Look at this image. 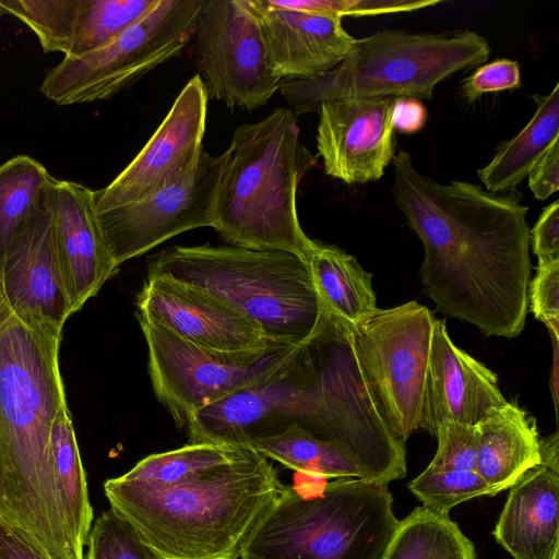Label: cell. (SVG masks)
<instances>
[{"mask_svg": "<svg viewBox=\"0 0 559 559\" xmlns=\"http://www.w3.org/2000/svg\"><path fill=\"white\" fill-rule=\"evenodd\" d=\"M392 163V195L421 240L419 277L437 310L487 336L520 335L531 275L523 197L467 181H436L419 173L404 150Z\"/></svg>", "mask_w": 559, "mask_h": 559, "instance_id": "cell-1", "label": "cell"}, {"mask_svg": "<svg viewBox=\"0 0 559 559\" xmlns=\"http://www.w3.org/2000/svg\"><path fill=\"white\" fill-rule=\"evenodd\" d=\"M290 425L342 447L372 481L388 484L405 469V444L376 408L352 326L324 306L313 332L276 374L204 406L187 429L192 444L249 447Z\"/></svg>", "mask_w": 559, "mask_h": 559, "instance_id": "cell-2", "label": "cell"}, {"mask_svg": "<svg viewBox=\"0 0 559 559\" xmlns=\"http://www.w3.org/2000/svg\"><path fill=\"white\" fill-rule=\"evenodd\" d=\"M62 329L20 317L0 269V524L45 559H85L69 528L51 430L67 405Z\"/></svg>", "mask_w": 559, "mask_h": 559, "instance_id": "cell-3", "label": "cell"}, {"mask_svg": "<svg viewBox=\"0 0 559 559\" xmlns=\"http://www.w3.org/2000/svg\"><path fill=\"white\" fill-rule=\"evenodd\" d=\"M285 485L269 459H238L171 485L104 483L110 509L156 559H240Z\"/></svg>", "mask_w": 559, "mask_h": 559, "instance_id": "cell-4", "label": "cell"}, {"mask_svg": "<svg viewBox=\"0 0 559 559\" xmlns=\"http://www.w3.org/2000/svg\"><path fill=\"white\" fill-rule=\"evenodd\" d=\"M221 158L212 228L230 246L308 262L317 240L300 225L297 189L318 156L302 144L295 114L280 107L239 126Z\"/></svg>", "mask_w": 559, "mask_h": 559, "instance_id": "cell-5", "label": "cell"}, {"mask_svg": "<svg viewBox=\"0 0 559 559\" xmlns=\"http://www.w3.org/2000/svg\"><path fill=\"white\" fill-rule=\"evenodd\" d=\"M147 275L169 277L218 298L278 343L304 342L323 310L308 262L283 251L174 246L153 257Z\"/></svg>", "mask_w": 559, "mask_h": 559, "instance_id": "cell-6", "label": "cell"}, {"mask_svg": "<svg viewBox=\"0 0 559 559\" xmlns=\"http://www.w3.org/2000/svg\"><path fill=\"white\" fill-rule=\"evenodd\" d=\"M324 480L285 486L240 559H382L400 522L388 485Z\"/></svg>", "mask_w": 559, "mask_h": 559, "instance_id": "cell-7", "label": "cell"}, {"mask_svg": "<svg viewBox=\"0 0 559 559\" xmlns=\"http://www.w3.org/2000/svg\"><path fill=\"white\" fill-rule=\"evenodd\" d=\"M490 46L473 31L409 33L386 29L355 39L340 64L309 80L281 83L295 115L318 112L344 97L431 99L438 83L487 61Z\"/></svg>", "mask_w": 559, "mask_h": 559, "instance_id": "cell-8", "label": "cell"}, {"mask_svg": "<svg viewBox=\"0 0 559 559\" xmlns=\"http://www.w3.org/2000/svg\"><path fill=\"white\" fill-rule=\"evenodd\" d=\"M206 0H157L105 46L63 58L45 76L40 93L59 106L112 97L178 56L194 36Z\"/></svg>", "mask_w": 559, "mask_h": 559, "instance_id": "cell-9", "label": "cell"}, {"mask_svg": "<svg viewBox=\"0 0 559 559\" xmlns=\"http://www.w3.org/2000/svg\"><path fill=\"white\" fill-rule=\"evenodd\" d=\"M136 316L147 346L153 391L180 428L204 406L272 378L298 345L271 342L248 352L213 350Z\"/></svg>", "mask_w": 559, "mask_h": 559, "instance_id": "cell-10", "label": "cell"}, {"mask_svg": "<svg viewBox=\"0 0 559 559\" xmlns=\"http://www.w3.org/2000/svg\"><path fill=\"white\" fill-rule=\"evenodd\" d=\"M435 320L427 307L412 300L377 309L352 326L376 408L403 443L418 429Z\"/></svg>", "mask_w": 559, "mask_h": 559, "instance_id": "cell-11", "label": "cell"}, {"mask_svg": "<svg viewBox=\"0 0 559 559\" xmlns=\"http://www.w3.org/2000/svg\"><path fill=\"white\" fill-rule=\"evenodd\" d=\"M193 37L209 98L252 110L280 88L250 0H206Z\"/></svg>", "mask_w": 559, "mask_h": 559, "instance_id": "cell-12", "label": "cell"}, {"mask_svg": "<svg viewBox=\"0 0 559 559\" xmlns=\"http://www.w3.org/2000/svg\"><path fill=\"white\" fill-rule=\"evenodd\" d=\"M222 158L202 151L178 182L140 200L95 212L106 248L119 267L182 233L212 227Z\"/></svg>", "mask_w": 559, "mask_h": 559, "instance_id": "cell-13", "label": "cell"}, {"mask_svg": "<svg viewBox=\"0 0 559 559\" xmlns=\"http://www.w3.org/2000/svg\"><path fill=\"white\" fill-rule=\"evenodd\" d=\"M207 100L198 73L135 157L108 186L94 190L95 212L140 200L192 173L203 151Z\"/></svg>", "mask_w": 559, "mask_h": 559, "instance_id": "cell-14", "label": "cell"}, {"mask_svg": "<svg viewBox=\"0 0 559 559\" xmlns=\"http://www.w3.org/2000/svg\"><path fill=\"white\" fill-rule=\"evenodd\" d=\"M395 98L344 97L318 109V154L325 174L347 185L380 179L395 151Z\"/></svg>", "mask_w": 559, "mask_h": 559, "instance_id": "cell-15", "label": "cell"}, {"mask_svg": "<svg viewBox=\"0 0 559 559\" xmlns=\"http://www.w3.org/2000/svg\"><path fill=\"white\" fill-rule=\"evenodd\" d=\"M55 185L14 237L0 269L8 301L20 317L63 329L72 311L58 261Z\"/></svg>", "mask_w": 559, "mask_h": 559, "instance_id": "cell-16", "label": "cell"}, {"mask_svg": "<svg viewBox=\"0 0 559 559\" xmlns=\"http://www.w3.org/2000/svg\"><path fill=\"white\" fill-rule=\"evenodd\" d=\"M136 306L138 314L203 348L248 352L273 342L255 322L218 298L169 277L147 275Z\"/></svg>", "mask_w": 559, "mask_h": 559, "instance_id": "cell-17", "label": "cell"}, {"mask_svg": "<svg viewBox=\"0 0 559 559\" xmlns=\"http://www.w3.org/2000/svg\"><path fill=\"white\" fill-rule=\"evenodd\" d=\"M157 0H0L37 36L45 52L78 58L112 40Z\"/></svg>", "mask_w": 559, "mask_h": 559, "instance_id": "cell-18", "label": "cell"}, {"mask_svg": "<svg viewBox=\"0 0 559 559\" xmlns=\"http://www.w3.org/2000/svg\"><path fill=\"white\" fill-rule=\"evenodd\" d=\"M497 376L459 348L445 322L435 320L418 429L436 433L442 421L478 425L507 404Z\"/></svg>", "mask_w": 559, "mask_h": 559, "instance_id": "cell-19", "label": "cell"}, {"mask_svg": "<svg viewBox=\"0 0 559 559\" xmlns=\"http://www.w3.org/2000/svg\"><path fill=\"white\" fill-rule=\"evenodd\" d=\"M270 62L281 80L320 76L346 57L355 39L336 16L280 9L250 0Z\"/></svg>", "mask_w": 559, "mask_h": 559, "instance_id": "cell-20", "label": "cell"}, {"mask_svg": "<svg viewBox=\"0 0 559 559\" xmlns=\"http://www.w3.org/2000/svg\"><path fill=\"white\" fill-rule=\"evenodd\" d=\"M57 252L72 314L117 272L94 209V190L69 180L53 188Z\"/></svg>", "mask_w": 559, "mask_h": 559, "instance_id": "cell-21", "label": "cell"}, {"mask_svg": "<svg viewBox=\"0 0 559 559\" xmlns=\"http://www.w3.org/2000/svg\"><path fill=\"white\" fill-rule=\"evenodd\" d=\"M559 467L542 463L510 488L493 530L513 559H558Z\"/></svg>", "mask_w": 559, "mask_h": 559, "instance_id": "cell-22", "label": "cell"}, {"mask_svg": "<svg viewBox=\"0 0 559 559\" xmlns=\"http://www.w3.org/2000/svg\"><path fill=\"white\" fill-rule=\"evenodd\" d=\"M475 472L495 495L510 489L530 468L543 463L535 419L514 403L491 411L478 424Z\"/></svg>", "mask_w": 559, "mask_h": 559, "instance_id": "cell-23", "label": "cell"}, {"mask_svg": "<svg viewBox=\"0 0 559 559\" xmlns=\"http://www.w3.org/2000/svg\"><path fill=\"white\" fill-rule=\"evenodd\" d=\"M536 110L526 126L502 142L492 159L477 170L485 190L506 194L515 191L534 164L559 140V83L547 95L534 94Z\"/></svg>", "mask_w": 559, "mask_h": 559, "instance_id": "cell-24", "label": "cell"}, {"mask_svg": "<svg viewBox=\"0 0 559 559\" xmlns=\"http://www.w3.org/2000/svg\"><path fill=\"white\" fill-rule=\"evenodd\" d=\"M308 264L321 304L348 325L354 326L378 309L372 274L353 255L316 241Z\"/></svg>", "mask_w": 559, "mask_h": 559, "instance_id": "cell-25", "label": "cell"}, {"mask_svg": "<svg viewBox=\"0 0 559 559\" xmlns=\"http://www.w3.org/2000/svg\"><path fill=\"white\" fill-rule=\"evenodd\" d=\"M249 447L269 460H274L304 475L325 479L344 477L368 479L359 463L342 447L296 425H290L280 432L257 438Z\"/></svg>", "mask_w": 559, "mask_h": 559, "instance_id": "cell-26", "label": "cell"}, {"mask_svg": "<svg viewBox=\"0 0 559 559\" xmlns=\"http://www.w3.org/2000/svg\"><path fill=\"white\" fill-rule=\"evenodd\" d=\"M382 559H476V554L449 515L418 507L399 522Z\"/></svg>", "mask_w": 559, "mask_h": 559, "instance_id": "cell-27", "label": "cell"}, {"mask_svg": "<svg viewBox=\"0 0 559 559\" xmlns=\"http://www.w3.org/2000/svg\"><path fill=\"white\" fill-rule=\"evenodd\" d=\"M55 473L60 488L71 536L84 551L93 523L85 471L69 407L56 416L51 430Z\"/></svg>", "mask_w": 559, "mask_h": 559, "instance_id": "cell-28", "label": "cell"}, {"mask_svg": "<svg viewBox=\"0 0 559 559\" xmlns=\"http://www.w3.org/2000/svg\"><path fill=\"white\" fill-rule=\"evenodd\" d=\"M56 180L41 163L27 155L0 165V262Z\"/></svg>", "mask_w": 559, "mask_h": 559, "instance_id": "cell-29", "label": "cell"}, {"mask_svg": "<svg viewBox=\"0 0 559 559\" xmlns=\"http://www.w3.org/2000/svg\"><path fill=\"white\" fill-rule=\"evenodd\" d=\"M249 448L228 443H189L176 450L151 454L121 477L141 484L171 485L234 461Z\"/></svg>", "mask_w": 559, "mask_h": 559, "instance_id": "cell-30", "label": "cell"}, {"mask_svg": "<svg viewBox=\"0 0 559 559\" xmlns=\"http://www.w3.org/2000/svg\"><path fill=\"white\" fill-rule=\"evenodd\" d=\"M423 507L449 515L457 504L481 496H495L493 490L475 471H436L429 467L408 484Z\"/></svg>", "mask_w": 559, "mask_h": 559, "instance_id": "cell-31", "label": "cell"}, {"mask_svg": "<svg viewBox=\"0 0 559 559\" xmlns=\"http://www.w3.org/2000/svg\"><path fill=\"white\" fill-rule=\"evenodd\" d=\"M86 546L85 559H156L133 528L111 509L98 515Z\"/></svg>", "mask_w": 559, "mask_h": 559, "instance_id": "cell-32", "label": "cell"}, {"mask_svg": "<svg viewBox=\"0 0 559 559\" xmlns=\"http://www.w3.org/2000/svg\"><path fill=\"white\" fill-rule=\"evenodd\" d=\"M275 8L336 16H374L413 12L440 3V0H266Z\"/></svg>", "mask_w": 559, "mask_h": 559, "instance_id": "cell-33", "label": "cell"}, {"mask_svg": "<svg viewBox=\"0 0 559 559\" xmlns=\"http://www.w3.org/2000/svg\"><path fill=\"white\" fill-rule=\"evenodd\" d=\"M437 452L427 466L436 471H475L478 425L442 421L436 429Z\"/></svg>", "mask_w": 559, "mask_h": 559, "instance_id": "cell-34", "label": "cell"}, {"mask_svg": "<svg viewBox=\"0 0 559 559\" xmlns=\"http://www.w3.org/2000/svg\"><path fill=\"white\" fill-rule=\"evenodd\" d=\"M535 318L549 331L551 340H559V262L537 267L527 288V304Z\"/></svg>", "mask_w": 559, "mask_h": 559, "instance_id": "cell-35", "label": "cell"}, {"mask_svg": "<svg viewBox=\"0 0 559 559\" xmlns=\"http://www.w3.org/2000/svg\"><path fill=\"white\" fill-rule=\"evenodd\" d=\"M522 86L520 64L515 60L499 59L479 67L462 84L468 102H475L485 93L515 90Z\"/></svg>", "mask_w": 559, "mask_h": 559, "instance_id": "cell-36", "label": "cell"}, {"mask_svg": "<svg viewBox=\"0 0 559 559\" xmlns=\"http://www.w3.org/2000/svg\"><path fill=\"white\" fill-rule=\"evenodd\" d=\"M530 238L537 257V267L559 262V202L545 206L536 221Z\"/></svg>", "mask_w": 559, "mask_h": 559, "instance_id": "cell-37", "label": "cell"}, {"mask_svg": "<svg viewBox=\"0 0 559 559\" xmlns=\"http://www.w3.org/2000/svg\"><path fill=\"white\" fill-rule=\"evenodd\" d=\"M528 187L537 200L544 201L559 189V140L555 141L534 164Z\"/></svg>", "mask_w": 559, "mask_h": 559, "instance_id": "cell-38", "label": "cell"}, {"mask_svg": "<svg viewBox=\"0 0 559 559\" xmlns=\"http://www.w3.org/2000/svg\"><path fill=\"white\" fill-rule=\"evenodd\" d=\"M427 110L416 98H395L393 107V122L395 131L405 134L416 133L423 129L427 121Z\"/></svg>", "mask_w": 559, "mask_h": 559, "instance_id": "cell-39", "label": "cell"}, {"mask_svg": "<svg viewBox=\"0 0 559 559\" xmlns=\"http://www.w3.org/2000/svg\"><path fill=\"white\" fill-rule=\"evenodd\" d=\"M0 559H45L32 546L0 524Z\"/></svg>", "mask_w": 559, "mask_h": 559, "instance_id": "cell-40", "label": "cell"}, {"mask_svg": "<svg viewBox=\"0 0 559 559\" xmlns=\"http://www.w3.org/2000/svg\"><path fill=\"white\" fill-rule=\"evenodd\" d=\"M554 348L552 367L550 372V389L552 393L555 409L558 408V385H559V340H551Z\"/></svg>", "mask_w": 559, "mask_h": 559, "instance_id": "cell-41", "label": "cell"}, {"mask_svg": "<svg viewBox=\"0 0 559 559\" xmlns=\"http://www.w3.org/2000/svg\"><path fill=\"white\" fill-rule=\"evenodd\" d=\"M3 14H5V13H4L3 9L0 5V16L3 15Z\"/></svg>", "mask_w": 559, "mask_h": 559, "instance_id": "cell-42", "label": "cell"}]
</instances>
